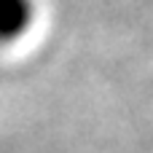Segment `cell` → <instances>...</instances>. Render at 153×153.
Returning a JSON list of instances; mask_svg holds the SVG:
<instances>
[{"label":"cell","instance_id":"6da1fadb","mask_svg":"<svg viewBox=\"0 0 153 153\" xmlns=\"http://www.w3.org/2000/svg\"><path fill=\"white\" fill-rule=\"evenodd\" d=\"M35 19V0H0V43L19 40Z\"/></svg>","mask_w":153,"mask_h":153}]
</instances>
